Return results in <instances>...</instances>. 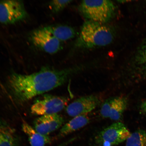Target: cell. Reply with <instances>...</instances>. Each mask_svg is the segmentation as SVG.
Returning <instances> with one entry per match:
<instances>
[{
    "label": "cell",
    "mask_w": 146,
    "mask_h": 146,
    "mask_svg": "<svg viewBox=\"0 0 146 146\" xmlns=\"http://www.w3.org/2000/svg\"><path fill=\"white\" fill-rule=\"evenodd\" d=\"M43 28L62 42L72 39L76 33L74 28L67 25H50Z\"/></svg>",
    "instance_id": "obj_13"
},
{
    "label": "cell",
    "mask_w": 146,
    "mask_h": 146,
    "mask_svg": "<svg viewBox=\"0 0 146 146\" xmlns=\"http://www.w3.org/2000/svg\"><path fill=\"white\" fill-rule=\"evenodd\" d=\"M72 1H70V0L69 1L54 0L49 2V8L53 13L57 14L63 10Z\"/></svg>",
    "instance_id": "obj_17"
},
{
    "label": "cell",
    "mask_w": 146,
    "mask_h": 146,
    "mask_svg": "<svg viewBox=\"0 0 146 146\" xmlns=\"http://www.w3.org/2000/svg\"><path fill=\"white\" fill-rule=\"evenodd\" d=\"M141 108L142 110L146 114V101L143 102L142 103Z\"/></svg>",
    "instance_id": "obj_20"
},
{
    "label": "cell",
    "mask_w": 146,
    "mask_h": 146,
    "mask_svg": "<svg viewBox=\"0 0 146 146\" xmlns=\"http://www.w3.org/2000/svg\"><path fill=\"white\" fill-rule=\"evenodd\" d=\"M125 146H146V131L139 129L131 133Z\"/></svg>",
    "instance_id": "obj_15"
},
{
    "label": "cell",
    "mask_w": 146,
    "mask_h": 146,
    "mask_svg": "<svg viewBox=\"0 0 146 146\" xmlns=\"http://www.w3.org/2000/svg\"><path fill=\"white\" fill-rule=\"evenodd\" d=\"M80 12L88 21L104 24L114 17L116 7L110 1H84L78 7Z\"/></svg>",
    "instance_id": "obj_3"
},
{
    "label": "cell",
    "mask_w": 146,
    "mask_h": 146,
    "mask_svg": "<svg viewBox=\"0 0 146 146\" xmlns=\"http://www.w3.org/2000/svg\"><path fill=\"white\" fill-rule=\"evenodd\" d=\"M100 102L101 100L97 96L91 95L82 96L67 106L66 111L69 116L73 117L86 114L95 109Z\"/></svg>",
    "instance_id": "obj_8"
},
{
    "label": "cell",
    "mask_w": 146,
    "mask_h": 146,
    "mask_svg": "<svg viewBox=\"0 0 146 146\" xmlns=\"http://www.w3.org/2000/svg\"><path fill=\"white\" fill-rule=\"evenodd\" d=\"M114 36L113 32L109 27L87 20L82 25L75 46L85 49L105 46L112 43Z\"/></svg>",
    "instance_id": "obj_2"
},
{
    "label": "cell",
    "mask_w": 146,
    "mask_h": 146,
    "mask_svg": "<svg viewBox=\"0 0 146 146\" xmlns=\"http://www.w3.org/2000/svg\"><path fill=\"white\" fill-rule=\"evenodd\" d=\"M30 38L35 46L47 54H56L63 48L62 42L54 37L43 27L33 31Z\"/></svg>",
    "instance_id": "obj_7"
},
{
    "label": "cell",
    "mask_w": 146,
    "mask_h": 146,
    "mask_svg": "<svg viewBox=\"0 0 146 146\" xmlns=\"http://www.w3.org/2000/svg\"><path fill=\"white\" fill-rule=\"evenodd\" d=\"M28 16L22 1L17 0L0 1V23L3 24H14L24 21Z\"/></svg>",
    "instance_id": "obj_6"
},
{
    "label": "cell",
    "mask_w": 146,
    "mask_h": 146,
    "mask_svg": "<svg viewBox=\"0 0 146 146\" xmlns=\"http://www.w3.org/2000/svg\"><path fill=\"white\" fill-rule=\"evenodd\" d=\"M22 128L24 133L28 137L31 146H45L51 142V139L49 136L40 134L26 122H23Z\"/></svg>",
    "instance_id": "obj_12"
},
{
    "label": "cell",
    "mask_w": 146,
    "mask_h": 146,
    "mask_svg": "<svg viewBox=\"0 0 146 146\" xmlns=\"http://www.w3.org/2000/svg\"><path fill=\"white\" fill-rule=\"evenodd\" d=\"M84 68L78 66L59 70L45 66L30 74L13 72L9 76L7 87L15 103L22 105L36 96L61 86Z\"/></svg>",
    "instance_id": "obj_1"
},
{
    "label": "cell",
    "mask_w": 146,
    "mask_h": 146,
    "mask_svg": "<svg viewBox=\"0 0 146 146\" xmlns=\"http://www.w3.org/2000/svg\"><path fill=\"white\" fill-rule=\"evenodd\" d=\"M134 63L137 70L141 73L146 74V40L137 54Z\"/></svg>",
    "instance_id": "obj_16"
},
{
    "label": "cell",
    "mask_w": 146,
    "mask_h": 146,
    "mask_svg": "<svg viewBox=\"0 0 146 146\" xmlns=\"http://www.w3.org/2000/svg\"><path fill=\"white\" fill-rule=\"evenodd\" d=\"M114 97L107 98L102 104L100 110V115L104 118H109L111 104Z\"/></svg>",
    "instance_id": "obj_18"
},
{
    "label": "cell",
    "mask_w": 146,
    "mask_h": 146,
    "mask_svg": "<svg viewBox=\"0 0 146 146\" xmlns=\"http://www.w3.org/2000/svg\"><path fill=\"white\" fill-rule=\"evenodd\" d=\"M76 139V137H74L70 139L67 140V141H66L63 142L61 144H60L59 145L57 146H68L69 144L72 143L73 141H74V140H75Z\"/></svg>",
    "instance_id": "obj_19"
},
{
    "label": "cell",
    "mask_w": 146,
    "mask_h": 146,
    "mask_svg": "<svg viewBox=\"0 0 146 146\" xmlns=\"http://www.w3.org/2000/svg\"><path fill=\"white\" fill-rule=\"evenodd\" d=\"M131 134L124 124L116 122L98 133L95 143L96 146H114L126 141Z\"/></svg>",
    "instance_id": "obj_4"
},
{
    "label": "cell",
    "mask_w": 146,
    "mask_h": 146,
    "mask_svg": "<svg viewBox=\"0 0 146 146\" xmlns=\"http://www.w3.org/2000/svg\"><path fill=\"white\" fill-rule=\"evenodd\" d=\"M64 122L62 117L58 114L45 115L35 120L33 127L40 134L48 136L62 127Z\"/></svg>",
    "instance_id": "obj_9"
},
{
    "label": "cell",
    "mask_w": 146,
    "mask_h": 146,
    "mask_svg": "<svg viewBox=\"0 0 146 146\" xmlns=\"http://www.w3.org/2000/svg\"><path fill=\"white\" fill-rule=\"evenodd\" d=\"M127 105V100L125 97H114L111 104L109 118L115 121H119L123 116Z\"/></svg>",
    "instance_id": "obj_14"
},
{
    "label": "cell",
    "mask_w": 146,
    "mask_h": 146,
    "mask_svg": "<svg viewBox=\"0 0 146 146\" xmlns=\"http://www.w3.org/2000/svg\"><path fill=\"white\" fill-rule=\"evenodd\" d=\"M68 98L45 94L36 100L31 107L32 114L36 115L58 114L66 107Z\"/></svg>",
    "instance_id": "obj_5"
},
{
    "label": "cell",
    "mask_w": 146,
    "mask_h": 146,
    "mask_svg": "<svg viewBox=\"0 0 146 146\" xmlns=\"http://www.w3.org/2000/svg\"><path fill=\"white\" fill-rule=\"evenodd\" d=\"M19 141L15 129L0 117V146H18Z\"/></svg>",
    "instance_id": "obj_10"
},
{
    "label": "cell",
    "mask_w": 146,
    "mask_h": 146,
    "mask_svg": "<svg viewBox=\"0 0 146 146\" xmlns=\"http://www.w3.org/2000/svg\"><path fill=\"white\" fill-rule=\"evenodd\" d=\"M90 121V118L87 114L74 117L62 127L58 137H62L75 132L87 125Z\"/></svg>",
    "instance_id": "obj_11"
}]
</instances>
